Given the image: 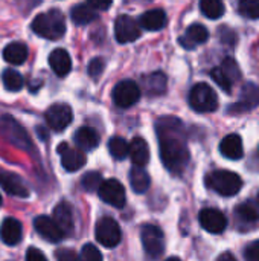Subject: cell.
I'll return each mask as SVG.
<instances>
[{"label": "cell", "mask_w": 259, "mask_h": 261, "mask_svg": "<svg viewBox=\"0 0 259 261\" xmlns=\"http://www.w3.org/2000/svg\"><path fill=\"white\" fill-rule=\"evenodd\" d=\"M211 78L215 81V84H217L223 92H226V93H231V92H232L234 86L229 83V80L221 73V70H220L218 67H215V69L211 70Z\"/></svg>", "instance_id": "d590c367"}, {"label": "cell", "mask_w": 259, "mask_h": 261, "mask_svg": "<svg viewBox=\"0 0 259 261\" xmlns=\"http://www.w3.org/2000/svg\"><path fill=\"white\" fill-rule=\"evenodd\" d=\"M95 237L99 242V245H102L104 248H114L121 243V239H122L121 226L118 225L114 219L102 217L96 223Z\"/></svg>", "instance_id": "5b68a950"}, {"label": "cell", "mask_w": 259, "mask_h": 261, "mask_svg": "<svg viewBox=\"0 0 259 261\" xmlns=\"http://www.w3.org/2000/svg\"><path fill=\"white\" fill-rule=\"evenodd\" d=\"M258 203H259V193H258Z\"/></svg>", "instance_id": "7dc6e473"}, {"label": "cell", "mask_w": 259, "mask_h": 261, "mask_svg": "<svg viewBox=\"0 0 259 261\" xmlns=\"http://www.w3.org/2000/svg\"><path fill=\"white\" fill-rule=\"evenodd\" d=\"M49 66L58 76H66L72 70V58L66 49H55L49 55Z\"/></svg>", "instance_id": "ffe728a7"}, {"label": "cell", "mask_w": 259, "mask_h": 261, "mask_svg": "<svg viewBox=\"0 0 259 261\" xmlns=\"http://www.w3.org/2000/svg\"><path fill=\"white\" fill-rule=\"evenodd\" d=\"M34 228L46 242H50V243H58L66 237L63 229L56 225V222L47 216L37 217L34 220Z\"/></svg>", "instance_id": "4fadbf2b"}, {"label": "cell", "mask_w": 259, "mask_h": 261, "mask_svg": "<svg viewBox=\"0 0 259 261\" xmlns=\"http://www.w3.org/2000/svg\"><path fill=\"white\" fill-rule=\"evenodd\" d=\"M0 206H2V196H0Z\"/></svg>", "instance_id": "bcb514c9"}, {"label": "cell", "mask_w": 259, "mask_h": 261, "mask_svg": "<svg viewBox=\"0 0 259 261\" xmlns=\"http://www.w3.org/2000/svg\"><path fill=\"white\" fill-rule=\"evenodd\" d=\"M140 239L145 252L151 258H159L165 251V236L163 231L156 225H143L140 231Z\"/></svg>", "instance_id": "8992f818"}, {"label": "cell", "mask_w": 259, "mask_h": 261, "mask_svg": "<svg viewBox=\"0 0 259 261\" xmlns=\"http://www.w3.org/2000/svg\"><path fill=\"white\" fill-rule=\"evenodd\" d=\"M218 69L229 80V83L232 86H235L240 81V78H241V70H240L238 64H237V61L234 58H231V57L224 58L223 63H221V66H218Z\"/></svg>", "instance_id": "4dcf8cb0"}, {"label": "cell", "mask_w": 259, "mask_h": 261, "mask_svg": "<svg viewBox=\"0 0 259 261\" xmlns=\"http://www.w3.org/2000/svg\"><path fill=\"white\" fill-rule=\"evenodd\" d=\"M206 185L223 197H232L243 188V179L240 174L229 170H215L206 176Z\"/></svg>", "instance_id": "3957f363"}, {"label": "cell", "mask_w": 259, "mask_h": 261, "mask_svg": "<svg viewBox=\"0 0 259 261\" xmlns=\"http://www.w3.org/2000/svg\"><path fill=\"white\" fill-rule=\"evenodd\" d=\"M259 104V86L255 83H246L241 89V98L240 101L229 109L231 113H241L247 112Z\"/></svg>", "instance_id": "9a60e30c"}, {"label": "cell", "mask_w": 259, "mask_h": 261, "mask_svg": "<svg viewBox=\"0 0 259 261\" xmlns=\"http://www.w3.org/2000/svg\"><path fill=\"white\" fill-rule=\"evenodd\" d=\"M235 217L238 222L246 225H253L259 222V205L252 200H246L235 208Z\"/></svg>", "instance_id": "d4e9b609"}, {"label": "cell", "mask_w": 259, "mask_h": 261, "mask_svg": "<svg viewBox=\"0 0 259 261\" xmlns=\"http://www.w3.org/2000/svg\"><path fill=\"white\" fill-rule=\"evenodd\" d=\"M104 67H105V63L102 58H93L89 64V75L96 80L104 72Z\"/></svg>", "instance_id": "f35d334b"}, {"label": "cell", "mask_w": 259, "mask_h": 261, "mask_svg": "<svg viewBox=\"0 0 259 261\" xmlns=\"http://www.w3.org/2000/svg\"><path fill=\"white\" fill-rule=\"evenodd\" d=\"M200 225L211 234H221L227 228V217L215 208H205L198 214Z\"/></svg>", "instance_id": "8fae6325"}, {"label": "cell", "mask_w": 259, "mask_h": 261, "mask_svg": "<svg viewBox=\"0 0 259 261\" xmlns=\"http://www.w3.org/2000/svg\"><path fill=\"white\" fill-rule=\"evenodd\" d=\"M139 99H140V87L131 80L121 81L113 89V101L121 109L133 107Z\"/></svg>", "instance_id": "52a82bcc"}, {"label": "cell", "mask_w": 259, "mask_h": 261, "mask_svg": "<svg viewBox=\"0 0 259 261\" xmlns=\"http://www.w3.org/2000/svg\"><path fill=\"white\" fill-rule=\"evenodd\" d=\"M244 258L247 261H259V240H255L246 246Z\"/></svg>", "instance_id": "ab89813d"}, {"label": "cell", "mask_w": 259, "mask_h": 261, "mask_svg": "<svg viewBox=\"0 0 259 261\" xmlns=\"http://www.w3.org/2000/svg\"><path fill=\"white\" fill-rule=\"evenodd\" d=\"M220 151L224 158L231 159V161H238L244 156V147H243V139L240 135L232 133L227 135L221 144H220Z\"/></svg>", "instance_id": "d6986e66"}, {"label": "cell", "mask_w": 259, "mask_h": 261, "mask_svg": "<svg viewBox=\"0 0 259 261\" xmlns=\"http://www.w3.org/2000/svg\"><path fill=\"white\" fill-rule=\"evenodd\" d=\"M0 185L11 196H15V197H27L29 196L26 184L20 179V176H17L14 173L0 170Z\"/></svg>", "instance_id": "ac0fdd59"}, {"label": "cell", "mask_w": 259, "mask_h": 261, "mask_svg": "<svg viewBox=\"0 0 259 261\" xmlns=\"http://www.w3.org/2000/svg\"><path fill=\"white\" fill-rule=\"evenodd\" d=\"M58 153L61 156V165L66 171H78L85 164L84 153L78 148L70 147L66 142L58 145Z\"/></svg>", "instance_id": "5bb4252c"}, {"label": "cell", "mask_w": 259, "mask_h": 261, "mask_svg": "<svg viewBox=\"0 0 259 261\" xmlns=\"http://www.w3.org/2000/svg\"><path fill=\"white\" fill-rule=\"evenodd\" d=\"M160 158L165 168L180 176L189 164V150L185 125L179 118L163 116L156 122Z\"/></svg>", "instance_id": "6da1fadb"}, {"label": "cell", "mask_w": 259, "mask_h": 261, "mask_svg": "<svg viewBox=\"0 0 259 261\" xmlns=\"http://www.w3.org/2000/svg\"><path fill=\"white\" fill-rule=\"evenodd\" d=\"M70 17H72L73 23L82 26V24H89V23L95 21L96 17H98V12H96V9H95L92 5H89V3H79V5H76L75 8H72Z\"/></svg>", "instance_id": "4316f807"}, {"label": "cell", "mask_w": 259, "mask_h": 261, "mask_svg": "<svg viewBox=\"0 0 259 261\" xmlns=\"http://www.w3.org/2000/svg\"><path fill=\"white\" fill-rule=\"evenodd\" d=\"M73 139H75L76 145L84 151L95 150L99 144V136L92 127H79L78 132L75 133Z\"/></svg>", "instance_id": "484cf974"}, {"label": "cell", "mask_w": 259, "mask_h": 261, "mask_svg": "<svg viewBox=\"0 0 259 261\" xmlns=\"http://www.w3.org/2000/svg\"><path fill=\"white\" fill-rule=\"evenodd\" d=\"M218 258H220V260H232V261H235V257H234L232 254H223V255H220Z\"/></svg>", "instance_id": "f6af8a7d"}, {"label": "cell", "mask_w": 259, "mask_h": 261, "mask_svg": "<svg viewBox=\"0 0 259 261\" xmlns=\"http://www.w3.org/2000/svg\"><path fill=\"white\" fill-rule=\"evenodd\" d=\"M31 28L37 35L43 38L58 40L66 34V18L60 11L50 9V11L38 14L32 20Z\"/></svg>", "instance_id": "7a4b0ae2"}, {"label": "cell", "mask_w": 259, "mask_h": 261, "mask_svg": "<svg viewBox=\"0 0 259 261\" xmlns=\"http://www.w3.org/2000/svg\"><path fill=\"white\" fill-rule=\"evenodd\" d=\"M52 219L56 222L64 234H70L73 231V210L67 202H60L55 206Z\"/></svg>", "instance_id": "44dd1931"}, {"label": "cell", "mask_w": 259, "mask_h": 261, "mask_svg": "<svg viewBox=\"0 0 259 261\" xmlns=\"http://www.w3.org/2000/svg\"><path fill=\"white\" fill-rule=\"evenodd\" d=\"M23 237V228L21 223L17 219L8 217L2 222L0 226V239L8 246H15L21 242Z\"/></svg>", "instance_id": "e0dca14e"}, {"label": "cell", "mask_w": 259, "mask_h": 261, "mask_svg": "<svg viewBox=\"0 0 259 261\" xmlns=\"http://www.w3.org/2000/svg\"><path fill=\"white\" fill-rule=\"evenodd\" d=\"M238 11L249 20H258L259 0H238Z\"/></svg>", "instance_id": "836d02e7"}, {"label": "cell", "mask_w": 259, "mask_h": 261, "mask_svg": "<svg viewBox=\"0 0 259 261\" xmlns=\"http://www.w3.org/2000/svg\"><path fill=\"white\" fill-rule=\"evenodd\" d=\"M46 122L50 130L63 132L72 122V109L67 104H53L46 112Z\"/></svg>", "instance_id": "30bf717a"}, {"label": "cell", "mask_w": 259, "mask_h": 261, "mask_svg": "<svg viewBox=\"0 0 259 261\" xmlns=\"http://www.w3.org/2000/svg\"><path fill=\"white\" fill-rule=\"evenodd\" d=\"M200 9L211 20H217L223 17L226 11L223 0H200Z\"/></svg>", "instance_id": "f546056e"}, {"label": "cell", "mask_w": 259, "mask_h": 261, "mask_svg": "<svg viewBox=\"0 0 259 261\" xmlns=\"http://www.w3.org/2000/svg\"><path fill=\"white\" fill-rule=\"evenodd\" d=\"M128 147L130 144L121 136H114L108 142V151L114 159H125L128 156Z\"/></svg>", "instance_id": "d6a6232c"}, {"label": "cell", "mask_w": 259, "mask_h": 261, "mask_svg": "<svg viewBox=\"0 0 259 261\" xmlns=\"http://www.w3.org/2000/svg\"><path fill=\"white\" fill-rule=\"evenodd\" d=\"M89 5H92L95 9H101V11H105L110 8V5L113 3V0H87Z\"/></svg>", "instance_id": "60d3db41"}, {"label": "cell", "mask_w": 259, "mask_h": 261, "mask_svg": "<svg viewBox=\"0 0 259 261\" xmlns=\"http://www.w3.org/2000/svg\"><path fill=\"white\" fill-rule=\"evenodd\" d=\"M189 106L198 113H211L218 109V96L209 84L198 83L191 89Z\"/></svg>", "instance_id": "277c9868"}, {"label": "cell", "mask_w": 259, "mask_h": 261, "mask_svg": "<svg viewBox=\"0 0 259 261\" xmlns=\"http://www.w3.org/2000/svg\"><path fill=\"white\" fill-rule=\"evenodd\" d=\"M151 184V179L148 176V173L143 170V167H136L130 171V185L133 188L134 193L137 194H143L145 191H148Z\"/></svg>", "instance_id": "83f0119b"}, {"label": "cell", "mask_w": 259, "mask_h": 261, "mask_svg": "<svg viewBox=\"0 0 259 261\" xmlns=\"http://www.w3.org/2000/svg\"><path fill=\"white\" fill-rule=\"evenodd\" d=\"M218 35H220V40H221V43H223L224 46L235 47L238 37H237V34H235L234 29H231V28H227V26H221L220 31H218Z\"/></svg>", "instance_id": "8d00e7d4"}, {"label": "cell", "mask_w": 259, "mask_h": 261, "mask_svg": "<svg viewBox=\"0 0 259 261\" xmlns=\"http://www.w3.org/2000/svg\"><path fill=\"white\" fill-rule=\"evenodd\" d=\"M98 194L107 205H111L114 208H124L127 203L125 188L116 179L102 180V184L98 188Z\"/></svg>", "instance_id": "ba28073f"}, {"label": "cell", "mask_w": 259, "mask_h": 261, "mask_svg": "<svg viewBox=\"0 0 259 261\" xmlns=\"http://www.w3.org/2000/svg\"><path fill=\"white\" fill-rule=\"evenodd\" d=\"M79 257H81L82 260L87 261L102 260V254H101V251H99L95 245H84L82 249H81Z\"/></svg>", "instance_id": "74e56055"}, {"label": "cell", "mask_w": 259, "mask_h": 261, "mask_svg": "<svg viewBox=\"0 0 259 261\" xmlns=\"http://www.w3.org/2000/svg\"><path fill=\"white\" fill-rule=\"evenodd\" d=\"M140 24L130 15H119L114 21V37L121 44L136 41L140 37Z\"/></svg>", "instance_id": "9c48e42d"}, {"label": "cell", "mask_w": 259, "mask_h": 261, "mask_svg": "<svg viewBox=\"0 0 259 261\" xmlns=\"http://www.w3.org/2000/svg\"><path fill=\"white\" fill-rule=\"evenodd\" d=\"M26 260L27 261H34V260H46V255L38 251L37 248H31L27 252H26Z\"/></svg>", "instance_id": "b9f144b4"}, {"label": "cell", "mask_w": 259, "mask_h": 261, "mask_svg": "<svg viewBox=\"0 0 259 261\" xmlns=\"http://www.w3.org/2000/svg\"><path fill=\"white\" fill-rule=\"evenodd\" d=\"M128 156L136 167H145L150 161V148L143 138H134L128 147Z\"/></svg>", "instance_id": "7402d4cb"}, {"label": "cell", "mask_w": 259, "mask_h": 261, "mask_svg": "<svg viewBox=\"0 0 259 261\" xmlns=\"http://www.w3.org/2000/svg\"><path fill=\"white\" fill-rule=\"evenodd\" d=\"M2 80H3L5 89L9 90V92H18L23 87V84H24L23 76L17 70H14V69H6L3 72V75H2Z\"/></svg>", "instance_id": "1f68e13d"}, {"label": "cell", "mask_w": 259, "mask_h": 261, "mask_svg": "<svg viewBox=\"0 0 259 261\" xmlns=\"http://www.w3.org/2000/svg\"><path fill=\"white\" fill-rule=\"evenodd\" d=\"M166 84H168L166 75L162 72H154L148 75V78L145 80V86L150 95H163L166 90Z\"/></svg>", "instance_id": "f1b7e54d"}, {"label": "cell", "mask_w": 259, "mask_h": 261, "mask_svg": "<svg viewBox=\"0 0 259 261\" xmlns=\"http://www.w3.org/2000/svg\"><path fill=\"white\" fill-rule=\"evenodd\" d=\"M102 184V176L98 173V171H89L82 176L81 179V185L85 191L89 193H93V191H98L99 185Z\"/></svg>", "instance_id": "e575fe53"}, {"label": "cell", "mask_w": 259, "mask_h": 261, "mask_svg": "<svg viewBox=\"0 0 259 261\" xmlns=\"http://www.w3.org/2000/svg\"><path fill=\"white\" fill-rule=\"evenodd\" d=\"M0 130L3 132V135L8 138V141H11L12 144H15L20 148H31V141L27 133L21 128V125L14 121L9 116H5L0 121Z\"/></svg>", "instance_id": "7c38bea8"}, {"label": "cell", "mask_w": 259, "mask_h": 261, "mask_svg": "<svg viewBox=\"0 0 259 261\" xmlns=\"http://www.w3.org/2000/svg\"><path fill=\"white\" fill-rule=\"evenodd\" d=\"M41 0H17V3H18V6L23 9V11H31L32 8H35L38 3H40Z\"/></svg>", "instance_id": "7bdbcfd3"}, {"label": "cell", "mask_w": 259, "mask_h": 261, "mask_svg": "<svg viewBox=\"0 0 259 261\" xmlns=\"http://www.w3.org/2000/svg\"><path fill=\"white\" fill-rule=\"evenodd\" d=\"M166 14L163 9H151L148 12H145L142 17H140V28L142 29H147V31H160L166 26Z\"/></svg>", "instance_id": "603a6c76"}, {"label": "cell", "mask_w": 259, "mask_h": 261, "mask_svg": "<svg viewBox=\"0 0 259 261\" xmlns=\"http://www.w3.org/2000/svg\"><path fill=\"white\" fill-rule=\"evenodd\" d=\"M27 55H29L27 46L23 44V43H18V41L9 43L3 49V58H5V61L9 63V64H14V66L23 64L27 60Z\"/></svg>", "instance_id": "cb8c5ba5"}, {"label": "cell", "mask_w": 259, "mask_h": 261, "mask_svg": "<svg viewBox=\"0 0 259 261\" xmlns=\"http://www.w3.org/2000/svg\"><path fill=\"white\" fill-rule=\"evenodd\" d=\"M208 38H209V31L206 29V26L200 23H194L186 29V32L179 38V41L185 49H194L206 43Z\"/></svg>", "instance_id": "2e32d148"}, {"label": "cell", "mask_w": 259, "mask_h": 261, "mask_svg": "<svg viewBox=\"0 0 259 261\" xmlns=\"http://www.w3.org/2000/svg\"><path fill=\"white\" fill-rule=\"evenodd\" d=\"M55 257L58 258V260H75V258H78V255L73 252V251H60V252H56L55 254Z\"/></svg>", "instance_id": "ee69618b"}]
</instances>
